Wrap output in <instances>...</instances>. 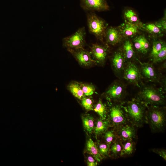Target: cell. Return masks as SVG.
Masks as SVG:
<instances>
[{"label": "cell", "mask_w": 166, "mask_h": 166, "mask_svg": "<svg viewBox=\"0 0 166 166\" xmlns=\"http://www.w3.org/2000/svg\"><path fill=\"white\" fill-rule=\"evenodd\" d=\"M129 122L136 128L141 127L147 123V107L138 98H133L122 103Z\"/></svg>", "instance_id": "1"}, {"label": "cell", "mask_w": 166, "mask_h": 166, "mask_svg": "<svg viewBox=\"0 0 166 166\" xmlns=\"http://www.w3.org/2000/svg\"><path fill=\"white\" fill-rule=\"evenodd\" d=\"M164 92L152 86H145L138 93L137 98L147 106H165Z\"/></svg>", "instance_id": "2"}, {"label": "cell", "mask_w": 166, "mask_h": 166, "mask_svg": "<svg viewBox=\"0 0 166 166\" xmlns=\"http://www.w3.org/2000/svg\"><path fill=\"white\" fill-rule=\"evenodd\" d=\"M147 123L151 130L154 132L163 131L166 124L165 107L147 106Z\"/></svg>", "instance_id": "3"}, {"label": "cell", "mask_w": 166, "mask_h": 166, "mask_svg": "<svg viewBox=\"0 0 166 166\" xmlns=\"http://www.w3.org/2000/svg\"><path fill=\"white\" fill-rule=\"evenodd\" d=\"M87 22L90 33L94 35L98 39L103 41L108 24L93 11L88 13Z\"/></svg>", "instance_id": "4"}, {"label": "cell", "mask_w": 166, "mask_h": 166, "mask_svg": "<svg viewBox=\"0 0 166 166\" xmlns=\"http://www.w3.org/2000/svg\"><path fill=\"white\" fill-rule=\"evenodd\" d=\"M122 103L114 102L109 110L108 120L114 128L129 122Z\"/></svg>", "instance_id": "5"}, {"label": "cell", "mask_w": 166, "mask_h": 166, "mask_svg": "<svg viewBox=\"0 0 166 166\" xmlns=\"http://www.w3.org/2000/svg\"><path fill=\"white\" fill-rule=\"evenodd\" d=\"M85 27L79 28L73 34L63 39V45L67 49H77L84 48L85 44Z\"/></svg>", "instance_id": "6"}, {"label": "cell", "mask_w": 166, "mask_h": 166, "mask_svg": "<svg viewBox=\"0 0 166 166\" xmlns=\"http://www.w3.org/2000/svg\"><path fill=\"white\" fill-rule=\"evenodd\" d=\"M125 85L119 81H115L107 89L105 96L110 101L122 103L126 93Z\"/></svg>", "instance_id": "7"}, {"label": "cell", "mask_w": 166, "mask_h": 166, "mask_svg": "<svg viewBox=\"0 0 166 166\" xmlns=\"http://www.w3.org/2000/svg\"><path fill=\"white\" fill-rule=\"evenodd\" d=\"M126 63L123 70L124 78L135 86L140 87L143 78L140 68L131 61Z\"/></svg>", "instance_id": "8"}, {"label": "cell", "mask_w": 166, "mask_h": 166, "mask_svg": "<svg viewBox=\"0 0 166 166\" xmlns=\"http://www.w3.org/2000/svg\"><path fill=\"white\" fill-rule=\"evenodd\" d=\"M137 128L130 122L114 128L117 138L122 141L127 140H134L137 138Z\"/></svg>", "instance_id": "9"}, {"label": "cell", "mask_w": 166, "mask_h": 166, "mask_svg": "<svg viewBox=\"0 0 166 166\" xmlns=\"http://www.w3.org/2000/svg\"><path fill=\"white\" fill-rule=\"evenodd\" d=\"M90 48L91 56L96 63L104 64L109 52L108 46L97 43L92 44Z\"/></svg>", "instance_id": "10"}, {"label": "cell", "mask_w": 166, "mask_h": 166, "mask_svg": "<svg viewBox=\"0 0 166 166\" xmlns=\"http://www.w3.org/2000/svg\"><path fill=\"white\" fill-rule=\"evenodd\" d=\"M71 53L81 66L89 67L93 65L96 63L92 58L89 52L84 48L77 49H68Z\"/></svg>", "instance_id": "11"}, {"label": "cell", "mask_w": 166, "mask_h": 166, "mask_svg": "<svg viewBox=\"0 0 166 166\" xmlns=\"http://www.w3.org/2000/svg\"><path fill=\"white\" fill-rule=\"evenodd\" d=\"M81 6L87 11H104L109 10V6L106 0H80Z\"/></svg>", "instance_id": "12"}, {"label": "cell", "mask_w": 166, "mask_h": 166, "mask_svg": "<svg viewBox=\"0 0 166 166\" xmlns=\"http://www.w3.org/2000/svg\"><path fill=\"white\" fill-rule=\"evenodd\" d=\"M138 61L140 64V69L142 78L148 81L158 82V76L152 65L149 63Z\"/></svg>", "instance_id": "13"}, {"label": "cell", "mask_w": 166, "mask_h": 166, "mask_svg": "<svg viewBox=\"0 0 166 166\" xmlns=\"http://www.w3.org/2000/svg\"><path fill=\"white\" fill-rule=\"evenodd\" d=\"M104 38L108 44L113 45L120 43L123 38L119 27L112 26L107 28Z\"/></svg>", "instance_id": "14"}, {"label": "cell", "mask_w": 166, "mask_h": 166, "mask_svg": "<svg viewBox=\"0 0 166 166\" xmlns=\"http://www.w3.org/2000/svg\"><path fill=\"white\" fill-rule=\"evenodd\" d=\"M132 42L135 50L140 54H146L150 50L149 42L143 34L135 37L133 39Z\"/></svg>", "instance_id": "15"}, {"label": "cell", "mask_w": 166, "mask_h": 166, "mask_svg": "<svg viewBox=\"0 0 166 166\" xmlns=\"http://www.w3.org/2000/svg\"><path fill=\"white\" fill-rule=\"evenodd\" d=\"M111 64L114 70L119 73L123 71L125 64V60L121 49L115 52L111 58Z\"/></svg>", "instance_id": "16"}, {"label": "cell", "mask_w": 166, "mask_h": 166, "mask_svg": "<svg viewBox=\"0 0 166 166\" xmlns=\"http://www.w3.org/2000/svg\"><path fill=\"white\" fill-rule=\"evenodd\" d=\"M119 27L123 38L133 37L141 29L137 26L125 21Z\"/></svg>", "instance_id": "17"}, {"label": "cell", "mask_w": 166, "mask_h": 166, "mask_svg": "<svg viewBox=\"0 0 166 166\" xmlns=\"http://www.w3.org/2000/svg\"><path fill=\"white\" fill-rule=\"evenodd\" d=\"M121 49L127 62L131 61V60L135 58V49L131 41L128 39L125 40Z\"/></svg>", "instance_id": "18"}, {"label": "cell", "mask_w": 166, "mask_h": 166, "mask_svg": "<svg viewBox=\"0 0 166 166\" xmlns=\"http://www.w3.org/2000/svg\"><path fill=\"white\" fill-rule=\"evenodd\" d=\"M124 16L125 21L137 26L141 29L143 24L140 21L136 13L132 9L126 8L124 12Z\"/></svg>", "instance_id": "19"}, {"label": "cell", "mask_w": 166, "mask_h": 166, "mask_svg": "<svg viewBox=\"0 0 166 166\" xmlns=\"http://www.w3.org/2000/svg\"><path fill=\"white\" fill-rule=\"evenodd\" d=\"M142 29L152 36L156 37L162 36L164 32L156 22L143 24L141 28Z\"/></svg>", "instance_id": "20"}, {"label": "cell", "mask_w": 166, "mask_h": 166, "mask_svg": "<svg viewBox=\"0 0 166 166\" xmlns=\"http://www.w3.org/2000/svg\"><path fill=\"white\" fill-rule=\"evenodd\" d=\"M86 149L88 152L92 155L97 162H100L103 159L98 147L91 138H89L87 142Z\"/></svg>", "instance_id": "21"}, {"label": "cell", "mask_w": 166, "mask_h": 166, "mask_svg": "<svg viewBox=\"0 0 166 166\" xmlns=\"http://www.w3.org/2000/svg\"><path fill=\"white\" fill-rule=\"evenodd\" d=\"M110 146L109 154L115 158L121 157L123 148L122 141L117 138V140Z\"/></svg>", "instance_id": "22"}, {"label": "cell", "mask_w": 166, "mask_h": 166, "mask_svg": "<svg viewBox=\"0 0 166 166\" xmlns=\"http://www.w3.org/2000/svg\"><path fill=\"white\" fill-rule=\"evenodd\" d=\"M123 148L121 157H125L132 154L136 150V143L134 140H127L122 141Z\"/></svg>", "instance_id": "23"}, {"label": "cell", "mask_w": 166, "mask_h": 166, "mask_svg": "<svg viewBox=\"0 0 166 166\" xmlns=\"http://www.w3.org/2000/svg\"><path fill=\"white\" fill-rule=\"evenodd\" d=\"M112 127L108 119L103 120L100 118L97 120L94 132L97 136L105 132L109 127Z\"/></svg>", "instance_id": "24"}, {"label": "cell", "mask_w": 166, "mask_h": 166, "mask_svg": "<svg viewBox=\"0 0 166 166\" xmlns=\"http://www.w3.org/2000/svg\"><path fill=\"white\" fill-rule=\"evenodd\" d=\"M68 88L73 96L79 100L85 96L79 83L73 81L69 84Z\"/></svg>", "instance_id": "25"}, {"label": "cell", "mask_w": 166, "mask_h": 166, "mask_svg": "<svg viewBox=\"0 0 166 166\" xmlns=\"http://www.w3.org/2000/svg\"><path fill=\"white\" fill-rule=\"evenodd\" d=\"M93 110L98 114L101 119L103 120L106 119L108 113L107 110L105 105L101 99H99Z\"/></svg>", "instance_id": "26"}, {"label": "cell", "mask_w": 166, "mask_h": 166, "mask_svg": "<svg viewBox=\"0 0 166 166\" xmlns=\"http://www.w3.org/2000/svg\"><path fill=\"white\" fill-rule=\"evenodd\" d=\"M165 45V43L160 40H155L153 42L149 54L151 60Z\"/></svg>", "instance_id": "27"}, {"label": "cell", "mask_w": 166, "mask_h": 166, "mask_svg": "<svg viewBox=\"0 0 166 166\" xmlns=\"http://www.w3.org/2000/svg\"><path fill=\"white\" fill-rule=\"evenodd\" d=\"M84 128L88 132H91L94 128V119L89 115H86L82 117Z\"/></svg>", "instance_id": "28"}, {"label": "cell", "mask_w": 166, "mask_h": 166, "mask_svg": "<svg viewBox=\"0 0 166 166\" xmlns=\"http://www.w3.org/2000/svg\"><path fill=\"white\" fill-rule=\"evenodd\" d=\"M80 85L85 96H90L94 94L95 91V86L92 84L80 83Z\"/></svg>", "instance_id": "29"}, {"label": "cell", "mask_w": 166, "mask_h": 166, "mask_svg": "<svg viewBox=\"0 0 166 166\" xmlns=\"http://www.w3.org/2000/svg\"><path fill=\"white\" fill-rule=\"evenodd\" d=\"M104 133V136L106 143L110 145L117 139L114 129L113 130H107Z\"/></svg>", "instance_id": "30"}, {"label": "cell", "mask_w": 166, "mask_h": 166, "mask_svg": "<svg viewBox=\"0 0 166 166\" xmlns=\"http://www.w3.org/2000/svg\"><path fill=\"white\" fill-rule=\"evenodd\" d=\"M166 58V46L165 45L152 60L155 63L161 62Z\"/></svg>", "instance_id": "31"}, {"label": "cell", "mask_w": 166, "mask_h": 166, "mask_svg": "<svg viewBox=\"0 0 166 166\" xmlns=\"http://www.w3.org/2000/svg\"><path fill=\"white\" fill-rule=\"evenodd\" d=\"M110 145L107 144H101L98 148L100 153L102 157L109 156Z\"/></svg>", "instance_id": "32"}, {"label": "cell", "mask_w": 166, "mask_h": 166, "mask_svg": "<svg viewBox=\"0 0 166 166\" xmlns=\"http://www.w3.org/2000/svg\"><path fill=\"white\" fill-rule=\"evenodd\" d=\"M81 100L82 105L86 110L90 111L93 109V101L90 98L84 96Z\"/></svg>", "instance_id": "33"}, {"label": "cell", "mask_w": 166, "mask_h": 166, "mask_svg": "<svg viewBox=\"0 0 166 166\" xmlns=\"http://www.w3.org/2000/svg\"><path fill=\"white\" fill-rule=\"evenodd\" d=\"M153 152L158 154L165 160H166V150L164 149L154 148L152 150Z\"/></svg>", "instance_id": "34"}, {"label": "cell", "mask_w": 166, "mask_h": 166, "mask_svg": "<svg viewBox=\"0 0 166 166\" xmlns=\"http://www.w3.org/2000/svg\"><path fill=\"white\" fill-rule=\"evenodd\" d=\"M164 17L160 20L156 22L164 31L166 29V16L165 13Z\"/></svg>", "instance_id": "35"}, {"label": "cell", "mask_w": 166, "mask_h": 166, "mask_svg": "<svg viewBox=\"0 0 166 166\" xmlns=\"http://www.w3.org/2000/svg\"><path fill=\"white\" fill-rule=\"evenodd\" d=\"M93 157L89 156L87 157V163L88 166H96L97 165V162Z\"/></svg>", "instance_id": "36"}]
</instances>
